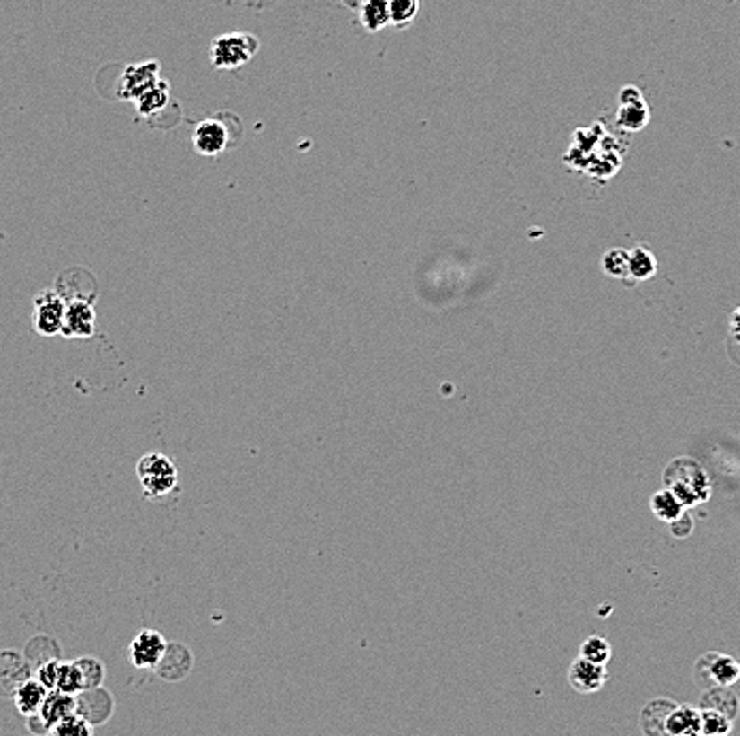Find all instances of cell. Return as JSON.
<instances>
[{
	"label": "cell",
	"instance_id": "obj_14",
	"mask_svg": "<svg viewBox=\"0 0 740 736\" xmlns=\"http://www.w3.org/2000/svg\"><path fill=\"white\" fill-rule=\"evenodd\" d=\"M156 669L162 679H183L189 672V669H192V653L183 645H179V643H170V645H166L164 655L160 658Z\"/></svg>",
	"mask_w": 740,
	"mask_h": 736
},
{
	"label": "cell",
	"instance_id": "obj_34",
	"mask_svg": "<svg viewBox=\"0 0 740 736\" xmlns=\"http://www.w3.org/2000/svg\"><path fill=\"white\" fill-rule=\"evenodd\" d=\"M730 335L740 341V307L730 315Z\"/></svg>",
	"mask_w": 740,
	"mask_h": 736
},
{
	"label": "cell",
	"instance_id": "obj_4",
	"mask_svg": "<svg viewBox=\"0 0 740 736\" xmlns=\"http://www.w3.org/2000/svg\"><path fill=\"white\" fill-rule=\"evenodd\" d=\"M66 301L56 287H45L32 298V328L41 337L62 335Z\"/></svg>",
	"mask_w": 740,
	"mask_h": 736
},
{
	"label": "cell",
	"instance_id": "obj_9",
	"mask_svg": "<svg viewBox=\"0 0 740 736\" xmlns=\"http://www.w3.org/2000/svg\"><path fill=\"white\" fill-rule=\"evenodd\" d=\"M606 679H609L606 666L589 662V660L581 658V655L572 660L570 669H568V683H570V688L579 694L598 692L606 683Z\"/></svg>",
	"mask_w": 740,
	"mask_h": 736
},
{
	"label": "cell",
	"instance_id": "obj_11",
	"mask_svg": "<svg viewBox=\"0 0 740 736\" xmlns=\"http://www.w3.org/2000/svg\"><path fill=\"white\" fill-rule=\"evenodd\" d=\"M111 711H113V698L100 688L83 689V692L79 694V698H74V713H77L79 717H83L90 726L107 722L109 715H111Z\"/></svg>",
	"mask_w": 740,
	"mask_h": 736
},
{
	"label": "cell",
	"instance_id": "obj_25",
	"mask_svg": "<svg viewBox=\"0 0 740 736\" xmlns=\"http://www.w3.org/2000/svg\"><path fill=\"white\" fill-rule=\"evenodd\" d=\"M579 655L594 664L606 666V662L611 660V645L605 636H589L583 641L581 649H579Z\"/></svg>",
	"mask_w": 740,
	"mask_h": 736
},
{
	"label": "cell",
	"instance_id": "obj_20",
	"mask_svg": "<svg viewBox=\"0 0 740 736\" xmlns=\"http://www.w3.org/2000/svg\"><path fill=\"white\" fill-rule=\"evenodd\" d=\"M48 692L49 689H45L39 681H34V679L24 681L20 688L15 689L17 709L28 717L34 715V713L41 711L43 700H45V696H48Z\"/></svg>",
	"mask_w": 740,
	"mask_h": 736
},
{
	"label": "cell",
	"instance_id": "obj_18",
	"mask_svg": "<svg viewBox=\"0 0 740 736\" xmlns=\"http://www.w3.org/2000/svg\"><path fill=\"white\" fill-rule=\"evenodd\" d=\"M39 713H41L43 720L54 728L56 723L65 720V717L74 715V698L71 694L60 692V689H51V692L45 696L43 706Z\"/></svg>",
	"mask_w": 740,
	"mask_h": 736
},
{
	"label": "cell",
	"instance_id": "obj_23",
	"mask_svg": "<svg viewBox=\"0 0 740 736\" xmlns=\"http://www.w3.org/2000/svg\"><path fill=\"white\" fill-rule=\"evenodd\" d=\"M651 511L656 513L657 520L666 521V524H673V521L679 520L687 509L683 507L681 500L676 498L673 492L664 487V490H659L651 496Z\"/></svg>",
	"mask_w": 740,
	"mask_h": 736
},
{
	"label": "cell",
	"instance_id": "obj_26",
	"mask_svg": "<svg viewBox=\"0 0 740 736\" xmlns=\"http://www.w3.org/2000/svg\"><path fill=\"white\" fill-rule=\"evenodd\" d=\"M602 270L613 279H628V251L613 247L602 256Z\"/></svg>",
	"mask_w": 740,
	"mask_h": 736
},
{
	"label": "cell",
	"instance_id": "obj_35",
	"mask_svg": "<svg viewBox=\"0 0 740 736\" xmlns=\"http://www.w3.org/2000/svg\"><path fill=\"white\" fill-rule=\"evenodd\" d=\"M343 4H345V7H349V9H355L358 11L360 7H362V4L366 3V0H341Z\"/></svg>",
	"mask_w": 740,
	"mask_h": 736
},
{
	"label": "cell",
	"instance_id": "obj_1",
	"mask_svg": "<svg viewBox=\"0 0 740 736\" xmlns=\"http://www.w3.org/2000/svg\"><path fill=\"white\" fill-rule=\"evenodd\" d=\"M662 481L664 487L673 492L685 509H693L707 503L710 494H713V483H710L707 470L698 460L690 456L675 458L673 462H668V467L664 469Z\"/></svg>",
	"mask_w": 740,
	"mask_h": 736
},
{
	"label": "cell",
	"instance_id": "obj_19",
	"mask_svg": "<svg viewBox=\"0 0 740 736\" xmlns=\"http://www.w3.org/2000/svg\"><path fill=\"white\" fill-rule=\"evenodd\" d=\"M0 694H9L28 681V666L15 653H0Z\"/></svg>",
	"mask_w": 740,
	"mask_h": 736
},
{
	"label": "cell",
	"instance_id": "obj_31",
	"mask_svg": "<svg viewBox=\"0 0 740 736\" xmlns=\"http://www.w3.org/2000/svg\"><path fill=\"white\" fill-rule=\"evenodd\" d=\"M58 672H60V664L54 662V660H49V662H45L41 669H39V683L45 689H56V683H58Z\"/></svg>",
	"mask_w": 740,
	"mask_h": 736
},
{
	"label": "cell",
	"instance_id": "obj_3",
	"mask_svg": "<svg viewBox=\"0 0 740 736\" xmlns=\"http://www.w3.org/2000/svg\"><path fill=\"white\" fill-rule=\"evenodd\" d=\"M257 49H260V41L256 34L245 31L222 34L211 43V65L222 71H234L245 66L257 54Z\"/></svg>",
	"mask_w": 740,
	"mask_h": 736
},
{
	"label": "cell",
	"instance_id": "obj_8",
	"mask_svg": "<svg viewBox=\"0 0 740 736\" xmlns=\"http://www.w3.org/2000/svg\"><path fill=\"white\" fill-rule=\"evenodd\" d=\"M96 330V311L94 302L82 301H66V315L65 326H62V335L66 338H90L94 337Z\"/></svg>",
	"mask_w": 740,
	"mask_h": 736
},
{
	"label": "cell",
	"instance_id": "obj_29",
	"mask_svg": "<svg viewBox=\"0 0 740 736\" xmlns=\"http://www.w3.org/2000/svg\"><path fill=\"white\" fill-rule=\"evenodd\" d=\"M51 732H54V736H91V726L83 717H79L77 713H74V715H68L62 722L56 723V726L51 728Z\"/></svg>",
	"mask_w": 740,
	"mask_h": 736
},
{
	"label": "cell",
	"instance_id": "obj_13",
	"mask_svg": "<svg viewBox=\"0 0 740 736\" xmlns=\"http://www.w3.org/2000/svg\"><path fill=\"white\" fill-rule=\"evenodd\" d=\"M676 703L670 698H656L640 713V728L645 736H668V717Z\"/></svg>",
	"mask_w": 740,
	"mask_h": 736
},
{
	"label": "cell",
	"instance_id": "obj_2",
	"mask_svg": "<svg viewBox=\"0 0 740 736\" xmlns=\"http://www.w3.org/2000/svg\"><path fill=\"white\" fill-rule=\"evenodd\" d=\"M136 479H139L141 490L147 498L158 500L169 496L175 490L179 473H177L173 460L166 458L164 453L152 451L145 453L136 464Z\"/></svg>",
	"mask_w": 740,
	"mask_h": 736
},
{
	"label": "cell",
	"instance_id": "obj_10",
	"mask_svg": "<svg viewBox=\"0 0 740 736\" xmlns=\"http://www.w3.org/2000/svg\"><path fill=\"white\" fill-rule=\"evenodd\" d=\"M166 641L156 630H143L130 645V660L136 669H156L164 655Z\"/></svg>",
	"mask_w": 740,
	"mask_h": 736
},
{
	"label": "cell",
	"instance_id": "obj_16",
	"mask_svg": "<svg viewBox=\"0 0 740 736\" xmlns=\"http://www.w3.org/2000/svg\"><path fill=\"white\" fill-rule=\"evenodd\" d=\"M698 709L700 711L710 709V711H717V713H724L726 717H730V720L734 722L738 717L740 700H738V696L732 692V688L713 686V688H709L707 692H704Z\"/></svg>",
	"mask_w": 740,
	"mask_h": 736
},
{
	"label": "cell",
	"instance_id": "obj_12",
	"mask_svg": "<svg viewBox=\"0 0 740 736\" xmlns=\"http://www.w3.org/2000/svg\"><path fill=\"white\" fill-rule=\"evenodd\" d=\"M160 79V65L153 60L141 62V65H132L124 71L122 77V99L126 101H135L136 96L143 94L147 88H152Z\"/></svg>",
	"mask_w": 740,
	"mask_h": 736
},
{
	"label": "cell",
	"instance_id": "obj_15",
	"mask_svg": "<svg viewBox=\"0 0 740 736\" xmlns=\"http://www.w3.org/2000/svg\"><path fill=\"white\" fill-rule=\"evenodd\" d=\"M668 736H702L698 706L676 705L668 717Z\"/></svg>",
	"mask_w": 740,
	"mask_h": 736
},
{
	"label": "cell",
	"instance_id": "obj_30",
	"mask_svg": "<svg viewBox=\"0 0 740 736\" xmlns=\"http://www.w3.org/2000/svg\"><path fill=\"white\" fill-rule=\"evenodd\" d=\"M79 672H82V681H83V689H91V688H99L100 681H102V664L99 660L94 658H82L74 662Z\"/></svg>",
	"mask_w": 740,
	"mask_h": 736
},
{
	"label": "cell",
	"instance_id": "obj_21",
	"mask_svg": "<svg viewBox=\"0 0 740 736\" xmlns=\"http://www.w3.org/2000/svg\"><path fill=\"white\" fill-rule=\"evenodd\" d=\"M135 105H136V111H139L141 115H152V113L162 111V109L169 105V83L160 77L152 88H147L143 94L136 96Z\"/></svg>",
	"mask_w": 740,
	"mask_h": 736
},
{
	"label": "cell",
	"instance_id": "obj_5",
	"mask_svg": "<svg viewBox=\"0 0 740 736\" xmlns=\"http://www.w3.org/2000/svg\"><path fill=\"white\" fill-rule=\"evenodd\" d=\"M696 683L702 688H732L740 679V662L726 653H704L696 662Z\"/></svg>",
	"mask_w": 740,
	"mask_h": 736
},
{
	"label": "cell",
	"instance_id": "obj_28",
	"mask_svg": "<svg viewBox=\"0 0 740 736\" xmlns=\"http://www.w3.org/2000/svg\"><path fill=\"white\" fill-rule=\"evenodd\" d=\"M56 689L65 694H77L83 692V681H82V672L74 664H60L58 672V683H56Z\"/></svg>",
	"mask_w": 740,
	"mask_h": 736
},
{
	"label": "cell",
	"instance_id": "obj_27",
	"mask_svg": "<svg viewBox=\"0 0 740 736\" xmlns=\"http://www.w3.org/2000/svg\"><path fill=\"white\" fill-rule=\"evenodd\" d=\"M700 722H702L704 736H727L732 730L730 717H726L724 713H717L710 709L700 711Z\"/></svg>",
	"mask_w": 740,
	"mask_h": 736
},
{
	"label": "cell",
	"instance_id": "obj_33",
	"mask_svg": "<svg viewBox=\"0 0 740 736\" xmlns=\"http://www.w3.org/2000/svg\"><path fill=\"white\" fill-rule=\"evenodd\" d=\"M28 726H30V730L34 734H48L51 730L49 723L43 720L41 713H34V715H30V720H28Z\"/></svg>",
	"mask_w": 740,
	"mask_h": 736
},
{
	"label": "cell",
	"instance_id": "obj_17",
	"mask_svg": "<svg viewBox=\"0 0 740 736\" xmlns=\"http://www.w3.org/2000/svg\"><path fill=\"white\" fill-rule=\"evenodd\" d=\"M657 273V258L649 245H636L628 251V279L647 281Z\"/></svg>",
	"mask_w": 740,
	"mask_h": 736
},
{
	"label": "cell",
	"instance_id": "obj_7",
	"mask_svg": "<svg viewBox=\"0 0 740 736\" xmlns=\"http://www.w3.org/2000/svg\"><path fill=\"white\" fill-rule=\"evenodd\" d=\"M617 124L625 132H639L649 124V107H647L642 92L634 85H625L619 92Z\"/></svg>",
	"mask_w": 740,
	"mask_h": 736
},
{
	"label": "cell",
	"instance_id": "obj_32",
	"mask_svg": "<svg viewBox=\"0 0 740 736\" xmlns=\"http://www.w3.org/2000/svg\"><path fill=\"white\" fill-rule=\"evenodd\" d=\"M668 526H670V532H673V537L676 539H687L693 532V520L687 511L679 517V520H675L673 524H668Z\"/></svg>",
	"mask_w": 740,
	"mask_h": 736
},
{
	"label": "cell",
	"instance_id": "obj_6",
	"mask_svg": "<svg viewBox=\"0 0 740 736\" xmlns=\"http://www.w3.org/2000/svg\"><path fill=\"white\" fill-rule=\"evenodd\" d=\"M192 143L200 156L215 158L231 145V128L222 118H209L194 128Z\"/></svg>",
	"mask_w": 740,
	"mask_h": 736
},
{
	"label": "cell",
	"instance_id": "obj_24",
	"mask_svg": "<svg viewBox=\"0 0 740 736\" xmlns=\"http://www.w3.org/2000/svg\"><path fill=\"white\" fill-rule=\"evenodd\" d=\"M392 26L405 28L420 13V0H387Z\"/></svg>",
	"mask_w": 740,
	"mask_h": 736
},
{
	"label": "cell",
	"instance_id": "obj_22",
	"mask_svg": "<svg viewBox=\"0 0 740 736\" xmlns=\"http://www.w3.org/2000/svg\"><path fill=\"white\" fill-rule=\"evenodd\" d=\"M360 11V22L369 32H379L383 31L387 24H392L389 20V4L387 0H366Z\"/></svg>",
	"mask_w": 740,
	"mask_h": 736
},
{
	"label": "cell",
	"instance_id": "obj_36",
	"mask_svg": "<svg viewBox=\"0 0 740 736\" xmlns=\"http://www.w3.org/2000/svg\"><path fill=\"white\" fill-rule=\"evenodd\" d=\"M702 736H704V734H702Z\"/></svg>",
	"mask_w": 740,
	"mask_h": 736
}]
</instances>
